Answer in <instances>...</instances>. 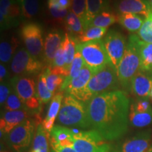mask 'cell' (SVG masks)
Here are the masks:
<instances>
[{"mask_svg": "<svg viewBox=\"0 0 152 152\" xmlns=\"http://www.w3.org/2000/svg\"><path fill=\"white\" fill-rule=\"evenodd\" d=\"M25 0H17V1L19 3V4L20 5V7H22L23 4Z\"/></svg>", "mask_w": 152, "mask_h": 152, "instance_id": "obj_43", "label": "cell"}, {"mask_svg": "<svg viewBox=\"0 0 152 152\" xmlns=\"http://www.w3.org/2000/svg\"><path fill=\"white\" fill-rule=\"evenodd\" d=\"M46 66L39 59L30 54L27 49H19L14 54L11 61V72L16 76L30 77L35 75L45 69Z\"/></svg>", "mask_w": 152, "mask_h": 152, "instance_id": "obj_8", "label": "cell"}, {"mask_svg": "<svg viewBox=\"0 0 152 152\" xmlns=\"http://www.w3.org/2000/svg\"><path fill=\"white\" fill-rule=\"evenodd\" d=\"M13 87L11 81H4L1 83L0 85V104L1 106H4L9 94H11Z\"/></svg>", "mask_w": 152, "mask_h": 152, "instance_id": "obj_39", "label": "cell"}, {"mask_svg": "<svg viewBox=\"0 0 152 152\" xmlns=\"http://www.w3.org/2000/svg\"><path fill=\"white\" fill-rule=\"evenodd\" d=\"M104 44L110 62L118 70L126 47L125 37L119 32L110 30L104 38Z\"/></svg>", "mask_w": 152, "mask_h": 152, "instance_id": "obj_13", "label": "cell"}, {"mask_svg": "<svg viewBox=\"0 0 152 152\" xmlns=\"http://www.w3.org/2000/svg\"><path fill=\"white\" fill-rule=\"evenodd\" d=\"M87 106L91 128L104 140H119L128 132L130 102L124 91H110L96 95L87 102Z\"/></svg>", "mask_w": 152, "mask_h": 152, "instance_id": "obj_1", "label": "cell"}, {"mask_svg": "<svg viewBox=\"0 0 152 152\" xmlns=\"http://www.w3.org/2000/svg\"><path fill=\"white\" fill-rule=\"evenodd\" d=\"M79 42L74 36L66 33L63 39L64 49V58H65V69L68 75H69L70 68L77 52V45Z\"/></svg>", "mask_w": 152, "mask_h": 152, "instance_id": "obj_23", "label": "cell"}, {"mask_svg": "<svg viewBox=\"0 0 152 152\" xmlns=\"http://www.w3.org/2000/svg\"><path fill=\"white\" fill-rule=\"evenodd\" d=\"M48 7H54L62 10H68L71 7V0H47Z\"/></svg>", "mask_w": 152, "mask_h": 152, "instance_id": "obj_40", "label": "cell"}, {"mask_svg": "<svg viewBox=\"0 0 152 152\" xmlns=\"http://www.w3.org/2000/svg\"><path fill=\"white\" fill-rule=\"evenodd\" d=\"M112 152H115V151H112Z\"/></svg>", "mask_w": 152, "mask_h": 152, "instance_id": "obj_46", "label": "cell"}, {"mask_svg": "<svg viewBox=\"0 0 152 152\" xmlns=\"http://www.w3.org/2000/svg\"><path fill=\"white\" fill-rule=\"evenodd\" d=\"M115 7L118 14H133L147 18L152 14L149 0H116Z\"/></svg>", "mask_w": 152, "mask_h": 152, "instance_id": "obj_15", "label": "cell"}, {"mask_svg": "<svg viewBox=\"0 0 152 152\" xmlns=\"http://www.w3.org/2000/svg\"><path fill=\"white\" fill-rule=\"evenodd\" d=\"M51 16L54 21L58 24L64 23V20L68 14V10H62L54 7H48Z\"/></svg>", "mask_w": 152, "mask_h": 152, "instance_id": "obj_38", "label": "cell"}, {"mask_svg": "<svg viewBox=\"0 0 152 152\" xmlns=\"http://www.w3.org/2000/svg\"><path fill=\"white\" fill-rule=\"evenodd\" d=\"M121 87L117 70L111 63L94 74L88 84L77 99L87 104L96 95L110 91L118 90Z\"/></svg>", "mask_w": 152, "mask_h": 152, "instance_id": "obj_3", "label": "cell"}, {"mask_svg": "<svg viewBox=\"0 0 152 152\" xmlns=\"http://www.w3.org/2000/svg\"><path fill=\"white\" fill-rule=\"evenodd\" d=\"M43 73L46 77L47 86L49 90L54 94L58 88L60 90L66 77L63 75L57 68L52 66H47L45 68Z\"/></svg>", "mask_w": 152, "mask_h": 152, "instance_id": "obj_24", "label": "cell"}, {"mask_svg": "<svg viewBox=\"0 0 152 152\" xmlns=\"http://www.w3.org/2000/svg\"><path fill=\"white\" fill-rule=\"evenodd\" d=\"M57 122L64 126L83 129L91 128L87 104L66 94L62 102Z\"/></svg>", "mask_w": 152, "mask_h": 152, "instance_id": "obj_4", "label": "cell"}, {"mask_svg": "<svg viewBox=\"0 0 152 152\" xmlns=\"http://www.w3.org/2000/svg\"><path fill=\"white\" fill-rule=\"evenodd\" d=\"M72 130L73 148L77 152H110V145L96 130Z\"/></svg>", "mask_w": 152, "mask_h": 152, "instance_id": "obj_7", "label": "cell"}, {"mask_svg": "<svg viewBox=\"0 0 152 152\" xmlns=\"http://www.w3.org/2000/svg\"><path fill=\"white\" fill-rule=\"evenodd\" d=\"M138 36L142 41L152 43V14L145 18L141 28L139 30Z\"/></svg>", "mask_w": 152, "mask_h": 152, "instance_id": "obj_36", "label": "cell"}, {"mask_svg": "<svg viewBox=\"0 0 152 152\" xmlns=\"http://www.w3.org/2000/svg\"><path fill=\"white\" fill-rule=\"evenodd\" d=\"M35 122L28 118L7 134L9 147L15 152H24L28 149L33 139Z\"/></svg>", "mask_w": 152, "mask_h": 152, "instance_id": "obj_9", "label": "cell"}, {"mask_svg": "<svg viewBox=\"0 0 152 152\" xmlns=\"http://www.w3.org/2000/svg\"><path fill=\"white\" fill-rule=\"evenodd\" d=\"M30 111L27 109L18 111H4L1 112L0 119V131L1 137L2 134H7L13 129L20 125L24 121L27 120L30 115Z\"/></svg>", "mask_w": 152, "mask_h": 152, "instance_id": "obj_17", "label": "cell"}, {"mask_svg": "<svg viewBox=\"0 0 152 152\" xmlns=\"http://www.w3.org/2000/svg\"><path fill=\"white\" fill-rule=\"evenodd\" d=\"M109 1H111V0H109Z\"/></svg>", "mask_w": 152, "mask_h": 152, "instance_id": "obj_47", "label": "cell"}, {"mask_svg": "<svg viewBox=\"0 0 152 152\" xmlns=\"http://www.w3.org/2000/svg\"><path fill=\"white\" fill-rule=\"evenodd\" d=\"M149 96H151V98L152 99V88H151V92H150V95H149Z\"/></svg>", "mask_w": 152, "mask_h": 152, "instance_id": "obj_44", "label": "cell"}, {"mask_svg": "<svg viewBox=\"0 0 152 152\" xmlns=\"http://www.w3.org/2000/svg\"><path fill=\"white\" fill-rule=\"evenodd\" d=\"M85 64L84 60H83V56H82V55L79 51L77 50V52L75 53V57H74V59L73 62H72L71 68H70L69 75L66 77L61 87V92H64L66 88V87L71 83L72 80L75 78L76 77H77L79 75V74L80 73L81 70L83 69V66H85Z\"/></svg>", "mask_w": 152, "mask_h": 152, "instance_id": "obj_28", "label": "cell"}, {"mask_svg": "<svg viewBox=\"0 0 152 152\" xmlns=\"http://www.w3.org/2000/svg\"><path fill=\"white\" fill-rule=\"evenodd\" d=\"M49 142L52 152H77L73 147H62L57 144L52 137L49 139Z\"/></svg>", "mask_w": 152, "mask_h": 152, "instance_id": "obj_41", "label": "cell"}, {"mask_svg": "<svg viewBox=\"0 0 152 152\" xmlns=\"http://www.w3.org/2000/svg\"><path fill=\"white\" fill-rule=\"evenodd\" d=\"M21 9L22 15L24 18L27 19L33 18L39 11V0H25Z\"/></svg>", "mask_w": 152, "mask_h": 152, "instance_id": "obj_35", "label": "cell"}, {"mask_svg": "<svg viewBox=\"0 0 152 152\" xmlns=\"http://www.w3.org/2000/svg\"><path fill=\"white\" fill-rule=\"evenodd\" d=\"M64 26L68 33L77 38L84 33L85 30L81 20L73 11H69L64 20Z\"/></svg>", "mask_w": 152, "mask_h": 152, "instance_id": "obj_29", "label": "cell"}, {"mask_svg": "<svg viewBox=\"0 0 152 152\" xmlns=\"http://www.w3.org/2000/svg\"><path fill=\"white\" fill-rule=\"evenodd\" d=\"M77 50L80 53L85 65L90 68L93 74L96 73L111 63L104 41L101 39L84 43L78 42Z\"/></svg>", "mask_w": 152, "mask_h": 152, "instance_id": "obj_5", "label": "cell"}, {"mask_svg": "<svg viewBox=\"0 0 152 152\" xmlns=\"http://www.w3.org/2000/svg\"><path fill=\"white\" fill-rule=\"evenodd\" d=\"M50 139V134L47 132L42 125L39 124L37 128L35 137L33 139V152H49L48 141Z\"/></svg>", "mask_w": 152, "mask_h": 152, "instance_id": "obj_26", "label": "cell"}, {"mask_svg": "<svg viewBox=\"0 0 152 152\" xmlns=\"http://www.w3.org/2000/svg\"><path fill=\"white\" fill-rule=\"evenodd\" d=\"M108 28H100V27H92L88 28L84 31L82 35L77 38V41L80 43H84L87 42L99 40L101 39L107 33Z\"/></svg>", "mask_w": 152, "mask_h": 152, "instance_id": "obj_32", "label": "cell"}, {"mask_svg": "<svg viewBox=\"0 0 152 152\" xmlns=\"http://www.w3.org/2000/svg\"><path fill=\"white\" fill-rule=\"evenodd\" d=\"M22 14L20 5L17 0H0L1 29L7 30L18 25V18Z\"/></svg>", "mask_w": 152, "mask_h": 152, "instance_id": "obj_14", "label": "cell"}, {"mask_svg": "<svg viewBox=\"0 0 152 152\" xmlns=\"http://www.w3.org/2000/svg\"><path fill=\"white\" fill-rule=\"evenodd\" d=\"M37 90L41 106L48 103L54 96V94L49 90L48 87L47 86L46 77H45L43 71L41 72L38 75Z\"/></svg>", "mask_w": 152, "mask_h": 152, "instance_id": "obj_31", "label": "cell"}, {"mask_svg": "<svg viewBox=\"0 0 152 152\" xmlns=\"http://www.w3.org/2000/svg\"><path fill=\"white\" fill-rule=\"evenodd\" d=\"M93 75L94 74L90 68L85 64L79 75L72 80L64 92L66 94L71 95L75 99H77L80 94L84 91Z\"/></svg>", "mask_w": 152, "mask_h": 152, "instance_id": "obj_19", "label": "cell"}, {"mask_svg": "<svg viewBox=\"0 0 152 152\" xmlns=\"http://www.w3.org/2000/svg\"><path fill=\"white\" fill-rule=\"evenodd\" d=\"M106 10H109V0H86V17L83 24L84 30L90 27L95 17Z\"/></svg>", "mask_w": 152, "mask_h": 152, "instance_id": "obj_21", "label": "cell"}, {"mask_svg": "<svg viewBox=\"0 0 152 152\" xmlns=\"http://www.w3.org/2000/svg\"><path fill=\"white\" fill-rule=\"evenodd\" d=\"M129 121L131 125L143 128L152 123V106L147 98H137L130 104Z\"/></svg>", "mask_w": 152, "mask_h": 152, "instance_id": "obj_12", "label": "cell"}, {"mask_svg": "<svg viewBox=\"0 0 152 152\" xmlns=\"http://www.w3.org/2000/svg\"><path fill=\"white\" fill-rule=\"evenodd\" d=\"M31 152H33V151H31Z\"/></svg>", "mask_w": 152, "mask_h": 152, "instance_id": "obj_48", "label": "cell"}, {"mask_svg": "<svg viewBox=\"0 0 152 152\" xmlns=\"http://www.w3.org/2000/svg\"><path fill=\"white\" fill-rule=\"evenodd\" d=\"M151 88L152 71L139 69L131 82V92L137 98H148Z\"/></svg>", "mask_w": 152, "mask_h": 152, "instance_id": "obj_16", "label": "cell"}, {"mask_svg": "<svg viewBox=\"0 0 152 152\" xmlns=\"http://www.w3.org/2000/svg\"><path fill=\"white\" fill-rule=\"evenodd\" d=\"M64 98V94L61 91L54 95L51 100V103L49 104L46 117L42 122L43 128L49 134L54 127V121L56 117H58Z\"/></svg>", "mask_w": 152, "mask_h": 152, "instance_id": "obj_20", "label": "cell"}, {"mask_svg": "<svg viewBox=\"0 0 152 152\" xmlns=\"http://www.w3.org/2000/svg\"><path fill=\"white\" fill-rule=\"evenodd\" d=\"M20 36L30 54L36 59L42 56L44 51L42 29L37 23L30 22L23 25Z\"/></svg>", "mask_w": 152, "mask_h": 152, "instance_id": "obj_10", "label": "cell"}, {"mask_svg": "<svg viewBox=\"0 0 152 152\" xmlns=\"http://www.w3.org/2000/svg\"><path fill=\"white\" fill-rule=\"evenodd\" d=\"M142 39L137 35L128 38L123 56L118 68L117 74L121 87L130 91L131 82L140 66V44Z\"/></svg>", "mask_w": 152, "mask_h": 152, "instance_id": "obj_2", "label": "cell"}, {"mask_svg": "<svg viewBox=\"0 0 152 152\" xmlns=\"http://www.w3.org/2000/svg\"><path fill=\"white\" fill-rule=\"evenodd\" d=\"M150 1V4H151V10H152V0H149Z\"/></svg>", "mask_w": 152, "mask_h": 152, "instance_id": "obj_45", "label": "cell"}, {"mask_svg": "<svg viewBox=\"0 0 152 152\" xmlns=\"http://www.w3.org/2000/svg\"><path fill=\"white\" fill-rule=\"evenodd\" d=\"M50 137L62 147H73V132L72 129L61 125H54L50 132Z\"/></svg>", "mask_w": 152, "mask_h": 152, "instance_id": "obj_22", "label": "cell"}, {"mask_svg": "<svg viewBox=\"0 0 152 152\" xmlns=\"http://www.w3.org/2000/svg\"><path fill=\"white\" fill-rule=\"evenodd\" d=\"M18 39L13 37L1 42L0 44V60L1 63L7 64L13 58L16 54V49L18 46Z\"/></svg>", "mask_w": 152, "mask_h": 152, "instance_id": "obj_27", "label": "cell"}, {"mask_svg": "<svg viewBox=\"0 0 152 152\" xmlns=\"http://www.w3.org/2000/svg\"><path fill=\"white\" fill-rule=\"evenodd\" d=\"M7 77H8V70L5 65H4L1 63L0 64V81L1 83L6 81V79Z\"/></svg>", "mask_w": 152, "mask_h": 152, "instance_id": "obj_42", "label": "cell"}, {"mask_svg": "<svg viewBox=\"0 0 152 152\" xmlns=\"http://www.w3.org/2000/svg\"><path fill=\"white\" fill-rule=\"evenodd\" d=\"M145 19L144 17L133 14L117 15V22L128 31L134 33L139 31Z\"/></svg>", "mask_w": 152, "mask_h": 152, "instance_id": "obj_25", "label": "cell"}, {"mask_svg": "<svg viewBox=\"0 0 152 152\" xmlns=\"http://www.w3.org/2000/svg\"><path fill=\"white\" fill-rule=\"evenodd\" d=\"M71 11L75 14L84 24L86 17V0H71Z\"/></svg>", "mask_w": 152, "mask_h": 152, "instance_id": "obj_37", "label": "cell"}, {"mask_svg": "<svg viewBox=\"0 0 152 152\" xmlns=\"http://www.w3.org/2000/svg\"><path fill=\"white\" fill-rule=\"evenodd\" d=\"M13 88L28 111L38 114L41 104L37 94V86L33 78L26 76H15L11 79Z\"/></svg>", "mask_w": 152, "mask_h": 152, "instance_id": "obj_6", "label": "cell"}, {"mask_svg": "<svg viewBox=\"0 0 152 152\" xmlns=\"http://www.w3.org/2000/svg\"><path fill=\"white\" fill-rule=\"evenodd\" d=\"M115 152H152L151 130H142L128 137L113 150Z\"/></svg>", "mask_w": 152, "mask_h": 152, "instance_id": "obj_11", "label": "cell"}, {"mask_svg": "<svg viewBox=\"0 0 152 152\" xmlns=\"http://www.w3.org/2000/svg\"><path fill=\"white\" fill-rule=\"evenodd\" d=\"M3 106L5 111H9L26 109V106H25L23 103L22 102V101L20 100V99L19 98V96H18V94H17V93L14 90V88L11 90V94H9V97L7 98Z\"/></svg>", "mask_w": 152, "mask_h": 152, "instance_id": "obj_34", "label": "cell"}, {"mask_svg": "<svg viewBox=\"0 0 152 152\" xmlns=\"http://www.w3.org/2000/svg\"><path fill=\"white\" fill-rule=\"evenodd\" d=\"M140 69L152 71V43L141 41Z\"/></svg>", "mask_w": 152, "mask_h": 152, "instance_id": "obj_30", "label": "cell"}, {"mask_svg": "<svg viewBox=\"0 0 152 152\" xmlns=\"http://www.w3.org/2000/svg\"><path fill=\"white\" fill-rule=\"evenodd\" d=\"M117 22V15L109 10H106L100 13L95 17L92 22L91 23L90 27L95 26L100 28H108ZM89 27V28H90Z\"/></svg>", "mask_w": 152, "mask_h": 152, "instance_id": "obj_33", "label": "cell"}, {"mask_svg": "<svg viewBox=\"0 0 152 152\" xmlns=\"http://www.w3.org/2000/svg\"><path fill=\"white\" fill-rule=\"evenodd\" d=\"M64 38L57 30H52L47 34L44 45V62L47 66H52L55 55L61 46Z\"/></svg>", "mask_w": 152, "mask_h": 152, "instance_id": "obj_18", "label": "cell"}]
</instances>
